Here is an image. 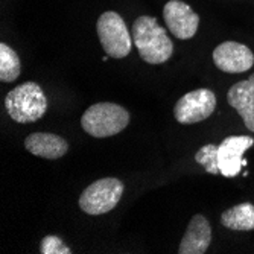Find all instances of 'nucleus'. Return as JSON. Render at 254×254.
I'll return each mask as SVG.
<instances>
[{
  "instance_id": "obj_1",
  "label": "nucleus",
  "mask_w": 254,
  "mask_h": 254,
  "mask_svg": "<svg viewBox=\"0 0 254 254\" xmlns=\"http://www.w3.org/2000/svg\"><path fill=\"white\" fill-rule=\"evenodd\" d=\"M132 41L138 55L149 64H163L174 52V43L154 17L142 15L132 25Z\"/></svg>"
},
{
  "instance_id": "obj_2",
  "label": "nucleus",
  "mask_w": 254,
  "mask_h": 254,
  "mask_svg": "<svg viewBox=\"0 0 254 254\" xmlns=\"http://www.w3.org/2000/svg\"><path fill=\"white\" fill-rule=\"evenodd\" d=\"M9 118L18 124H31L41 119L48 111V98L35 82H25L11 90L5 98Z\"/></svg>"
},
{
  "instance_id": "obj_3",
  "label": "nucleus",
  "mask_w": 254,
  "mask_h": 254,
  "mask_svg": "<svg viewBox=\"0 0 254 254\" xmlns=\"http://www.w3.org/2000/svg\"><path fill=\"white\" fill-rule=\"evenodd\" d=\"M129 124V113L113 102H98L87 108L81 118L82 129L98 138L124 131Z\"/></svg>"
},
{
  "instance_id": "obj_4",
  "label": "nucleus",
  "mask_w": 254,
  "mask_h": 254,
  "mask_svg": "<svg viewBox=\"0 0 254 254\" xmlns=\"http://www.w3.org/2000/svg\"><path fill=\"white\" fill-rule=\"evenodd\" d=\"M124 195V183L118 178H101L82 190L79 207L87 215H105L116 207Z\"/></svg>"
},
{
  "instance_id": "obj_5",
  "label": "nucleus",
  "mask_w": 254,
  "mask_h": 254,
  "mask_svg": "<svg viewBox=\"0 0 254 254\" xmlns=\"http://www.w3.org/2000/svg\"><path fill=\"white\" fill-rule=\"evenodd\" d=\"M98 37L108 57L125 58L131 52V35L124 18L114 11L104 12L98 20Z\"/></svg>"
},
{
  "instance_id": "obj_6",
  "label": "nucleus",
  "mask_w": 254,
  "mask_h": 254,
  "mask_svg": "<svg viewBox=\"0 0 254 254\" xmlns=\"http://www.w3.org/2000/svg\"><path fill=\"white\" fill-rule=\"evenodd\" d=\"M216 108V96L209 88L189 91L178 99L174 108V116L180 124L192 125L210 118Z\"/></svg>"
},
{
  "instance_id": "obj_7",
  "label": "nucleus",
  "mask_w": 254,
  "mask_h": 254,
  "mask_svg": "<svg viewBox=\"0 0 254 254\" xmlns=\"http://www.w3.org/2000/svg\"><path fill=\"white\" fill-rule=\"evenodd\" d=\"M253 145L254 138L250 135H230L224 138L218 146V163L221 174L227 178L239 175L242 168L247 166L244 154Z\"/></svg>"
},
{
  "instance_id": "obj_8",
  "label": "nucleus",
  "mask_w": 254,
  "mask_h": 254,
  "mask_svg": "<svg viewBox=\"0 0 254 254\" xmlns=\"http://www.w3.org/2000/svg\"><path fill=\"white\" fill-rule=\"evenodd\" d=\"M163 18L169 32L180 40L192 38L199 26L198 14L181 0H169L163 8Z\"/></svg>"
},
{
  "instance_id": "obj_9",
  "label": "nucleus",
  "mask_w": 254,
  "mask_h": 254,
  "mask_svg": "<svg viewBox=\"0 0 254 254\" xmlns=\"http://www.w3.org/2000/svg\"><path fill=\"white\" fill-rule=\"evenodd\" d=\"M213 63L225 73H242L254 64V55L245 44L224 41L213 51Z\"/></svg>"
},
{
  "instance_id": "obj_10",
  "label": "nucleus",
  "mask_w": 254,
  "mask_h": 254,
  "mask_svg": "<svg viewBox=\"0 0 254 254\" xmlns=\"http://www.w3.org/2000/svg\"><path fill=\"white\" fill-rule=\"evenodd\" d=\"M227 101L239 113L247 129L254 132V73L230 88Z\"/></svg>"
},
{
  "instance_id": "obj_11",
  "label": "nucleus",
  "mask_w": 254,
  "mask_h": 254,
  "mask_svg": "<svg viewBox=\"0 0 254 254\" xmlns=\"http://www.w3.org/2000/svg\"><path fill=\"white\" fill-rule=\"evenodd\" d=\"M212 242V227L202 215H195L184 233L178 253L180 254H204Z\"/></svg>"
},
{
  "instance_id": "obj_12",
  "label": "nucleus",
  "mask_w": 254,
  "mask_h": 254,
  "mask_svg": "<svg viewBox=\"0 0 254 254\" xmlns=\"http://www.w3.org/2000/svg\"><path fill=\"white\" fill-rule=\"evenodd\" d=\"M25 148L37 157L48 158V160H57L67 154L68 143L65 138H63L57 134L32 132L31 135L26 137Z\"/></svg>"
},
{
  "instance_id": "obj_13",
  "label": "nucleus",
  "mask_w": 254,
  "mask_h": 254,
  "mask_svg": "<svg viewBox=\"0 0 254 254\" xmlns=\"http://www.w3.org/2000/svg\"><path fill=\"white\" fill-rule=\"evenodd\" d=\"M221 224L236 232L254 230V205L251 202H242L225 210L221 216Z\"/></svg>"
},
{
  "instance_id": "obj_14",
  "label": "nucleus",
  "mask_w": 254,
  "mask_h": 254,
  "mask_svg": "<svg viewBox=\"0 0 254 254\" xmlns=\"http://www.w3.org/2000/svg\"><path fill=\"white\" fill-rule=\"evenodd\" d=\"M21 73V63L18 55L8 44H0V79L3 82L15 81Z\"/></svg>"
},
{
  "instance_id": "obj_15",
  "label": "nucleus",
  "mask_w": 254,
  "mask_h": 254,
  "mask_svg": "<svg viewBox=\"0 0 254 254\" xmlns=\"http://www.w3.org/2000/svg\"><path fill=\"white\" fill-rule=\"evenodd\" d=\"M195 161L204 168L205 172L213 175L221 174L219 163H218V146L213 143L204 145L202 148H199L195 154Z\"/></svg>"
},
{
  "instance_id": "obj_16",
  "label": "nucleus",
  "mask_w": 254,
  "mask_h": 254,
  "mask_svg": "<svg viewBox=\"0 0 254 254\" xmlns=\"http://www.w3.org/2000/svg\"><path fill=\"white\" fill-rule=\"evenodd\" d=\"M41 254H70V248L57 236H46L40 244Z\"/></svg>"
}]
</instances>
